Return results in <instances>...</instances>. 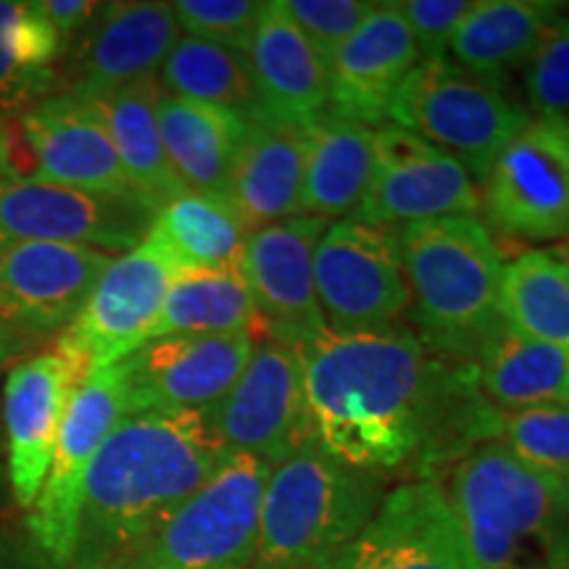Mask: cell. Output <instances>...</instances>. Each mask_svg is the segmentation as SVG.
<instances>
[{
	"mask_svg": "<svg viewBox=\"0 0 569 569\" xmlns=\"http://www.w3.org/2000/svg\"><path fill=\"white\" fill-rule=\"evenodd\" d=\"M422 61L396 3H375L369 17L332 53L327 109L377 124L388 119L398 88Z\"/></svg>",
	"mask_w": 569,
	"mask_h": 569,
	"instance_id": "22",
	"label": "cell"
},
{
	"mask_svg": "<svg viewBox=\"0 0 569 569\" xmlns=\"http://www.w3.org/2000/svg\"><path fill=\"white\" fill-rule=\"evenodd\" d=\"M0 346H3V338H0Z\"/></svg>",
	"mask_w": 569,
	"mask_h": 569,
	"instance_id": "45",
	"label": "cell"
},
{
	"mask_svg": "<svg viewBox=\"0 0 569 569\" xmlns=\"http://www.w3.org/2000/svg\"><path fill=\"white\" fill-rule=\"evenodd\" d=\"M303 130L277 122H248L234 156L224 198L248 232L301 213Z\"/></svg>",
	"mask_w": 569,
	"mask_h": 569,
	"instance_id": "24",
	"label": "cell"
},
{
	"mask_svg": "<svg viewBox=\"0 0 569 569\" xmlns=\"http://www.w3.org/2000/svg\"><path fill=\"white\" fill-rule=\"evenodd\" d=\"M88 375V365L56 346V351L19 361L3 390V425L9 438V475L13 498L32 509L51 469L56 440L71 396Z\"/></svg>",
	"mask_w": 569,
	"mask_h": 569,
	"instance_id": "20",
	"label": "cell"
},
{
	"mask_svg": "<svg viewBox=\"0 0 569 569\" xmlns=\"http://www.w3.org/2000/svg\"><path fill=\"white\" fill-rule=\"evenodd\" d=\"M124 417L127 386L122 365L90 369L71 396L51 469L27 519L30 540L56 567H71L84 478L98 448Z\"/></svg>",
	"mask_w": 569,
	"mask_h": 569,
	"instance_id": "9",
	"label": "cell"
},
{
	"mask_svg": "<svg viewBox=\"0 0 569 569\" xmlns=\"http://www.w3.org/2000/svg\"><path fill=\"white\" fill-rule=\"evenodd\" d=\"M567 9H569V6H567ZM567 17H569V13H567Z\"/></svg>",
	"mask_w": 569,
	"mask_h": 569,
	"instance_id": "46",
	"label": "cell"
},
{
	"mask_svg": "<svg viewBox=\"0 0 569 569\" xmlns=\"http://www.w3.org/2000/svg\"><path fill=\"white\" fill-rule=\"evenodd\" d=\"M472 369L475 386L496 411L569 407V348L519 338L501 327Z\"/></svg>",
	"mask_w": 569,
	"mask_h": 569,
	"instance_id": "29",
	"label": "cell"
},
{
	"mask_svg": "<svg viewBox=\"0 0 569 569\" xmlns=\"http://www.w3.org/2000/svg\"><path fill=\"white\" fill-rule=\"evenodd\" d=\"M159 98V77H148L103 98H92L132 190L156 211L174 201L177 196L188 193L163 151Z\"/></svg>",
	"mask_w": 569,
	"mask_h": 569,
	"instance_id": "28",
	"label": "cell"
},
{
	"mask_svg": "<svg viewBox=\"0 0 569 569\" xmlns=\"http://www.w3.org/2000/svg\"><path fill=\"white\" fill-rule=\"evenodd\" d=\"M267 461L230 453L167 522L113 569H246L253 565Z\"/></svg>",
	"mask_w": 569,
	"mask_h": 569,
	"instance_id": "7",
	"label": "cell"
},
{
	"mask_svg": "<svg viewBox=\"0 0 569 569\" xmlns=\"http://www.w3.org/2000/svg\"><path fill=\"white\" fill-rule=\"evenodd\" d=\"M13 13L17 3L0 0V117L21 113L53 96L59 74L56 69H38L21 59L13 40Z\"/></svg>",
	"mask_w": 569,
	"mask_h": 569,
	"instance_id": "37",
	"label": "cell"
},
{
	"mask_svg": "<svg viewBox=\"0 0 569 569\" xmlns=\"http://www.w3.org/2000/svg\"><path fill=\"white\" fill-rule=\"evenodd\" d=\"M498 311L515 336L569 348V277L551 248H532L503 267Z\"/></svg>",
	"mask_w": 569,
	"mask_h": 569,
	"instance_id": "32",
	"label": "cell"
},
{
	"mask_svg": "<svg viewBox=\"0 0 569 569\" xmlns=\"http://www.w3.org/2000/svg\"><path fill=\"white\" fill-rule=\"evenodd\" d=\"M180 32L246 53L264 3L256 0H177L172 3Z\"/></svg>",
	"mask_w": 569,
	"mask_h": 569,
	"instance_id": "36",
	"label": "cell"
},
{
	"mask_svg": "<svg viewBox=\"0 0 569 569\" xmlns=\"http://www.w3.org/2000/svg\"><path fill=\"white\" fill-rule=\"evenodd\" d=\"M298 356L315 436L356 469L432 467L496 438L498 411L472 365L432 351L415 330L325 332Z\"/></svg>",
	"mask_w": 569,
	"mask_h": 569,
	"instance_id": "1",
	"label": "cell"
},
{
	"mask_svg": "<svg viewBox=\"0 0 569 569\" xmlns=\"http://www.w3.org/2000/svg\"><path fill=\"white\" fill-rule=\"evenodd\" d=\"M551 251L561 261V267H565V272L569 277V240H565V243H559L557 248H551Z\"/></svg>",
	"mask_w": 569,
	"mask_h": 569,
	"instance_id": "44",
	"label": "cell"
},
{
	"mask_svg": "<svg viewBox=\"0 0 569 569\" xmlns=\"http://www.w3.org/2000/svg\"><path fill=\"white\" fill-rule=\"evenodd\" d=\"M180 269L153 238L122 256H113L88 301L74 317L59 346L67 348L90 369H103L127 359L146 343L148 330Z\"/></svg>",
	"mask_w": 569,
	"mask_h": 569,
	"instance_id": "15",
	"label": "cell"
},
{
	"mask_svg": "<svg viewBox=\"0 0 569 569\" xmlns=\"http://www.w3.org/2000/svg\"><path fill=\"white\" fill-rule=\"evenodd\" d=\"M282 6L325 63L375 9L367 0H282Z\"/></svg>",
	"mask_w": 569,
	"mask_h": 569,
	"instance_id": "38",
	"label": "cell"
},
{
	"mask_svg": "<svg viewBox=\"0 0 569 569\" xmlns=\"http://www.w3.org/2000/svg\"><path fill=\"white\" fill-rule=\"evenodd\" d=\"M153 217L140 198L0 180V248L53 243L127 253L142 243Z\"/></svg>",
	"mask_w": 569,
	"mask_h": 569,
	"instance_id": "13",
	"label": "cell"
},
{
	"mask_svg": "<svg viewBox=\"0 0 569 569\" xmlns=\"http://www.w3.org/2000/svg\"><path fill=\"white\" fill-rule=\"evenodd\" d=\"M561 9L543 27L522 67L525 109L532 119H569V17Z\"/></svg>",
	"mask_w": 569,
	"mask_h": 569,
	"instance_id": "35",
	"label": "cell"
},
{
	"mask_svg": "<svg viewBox=\"0 0 569 569\" xmlns=\"http://www.w3.org/2000/svg\"><path fill=\"white\" fill-rule=\"evenodd\" d=\"M246 59L272 122L303 130L330 106L327 63L288 17L282 0L264 3Z\"/></svg>",
	"mask_w": 569,
	"mask_h": 569,
	"instance_id": "23",
	"label": "cell"
},
{
	"mask_svg": "<svg viewBox=\"0 0 569 569\" xmlns=\"http://www.w3.org/2000/svg\"><path fill=\"white\" fill-rule=\"evenodd\" d=\"M543 569H569V511L546 543Z\"/></svg>",
	"mask_w": 569,
	"mask_h": 569,
	"instance_id": "43",
	"label": "cell"
},
{
	"mask_svg": "<svg viewBox=\"0 0 569 569\" xmlns=\"http://www.w3.org/2000/svg\"><path fill=\"white\" fill-rule=\"evenodd\" d=\"M407 280V315L417 338L448 359L472 365L501 330L503 261L478 217H443L396 230Z\"/></svg>",
	"mask_w": 569,
	"mask_h": 569,
	"instance_id": "3",
	"label": "cell"
},
{
	"mask_svg": "<svg viewBox=\"0 0 569 569\" xmlns=\"http://www.w3.org/2000/svg\"><path fill=\"white\" fill-rule=\"evenodd\" d=\"M42 182L96 196L138 198L101 113L88 98L56 92L24 111ZM146 203V201H142Z\"/></svg>",
	"mask_w": 569,
	"mask_h": 569,
	"instance_id": "21",
	"label": "cell"
},
{
	"mask_svg": "<svg viewBox=\"0 0 569 569\" xmlns=\"http://www.w3.org/2000/svg\"><path fill=\"white\" fill-rule=\"evenodd\" d=\"M559 9L549 0H472L448 46L451 61L503 88L509 71L528 63L540 32Z\"/></svg>",
	"mask_w": 569,
	"mask_h": 569,
	"instance_id": "27",
	"label": "cell"
},
{
	"mask_svg": "<svg viewBox=\"0 0 569 569\" xmlns=\"http://www.w3.org/2000/svg\"><path fill=\"white\" fill-rule=\"evenodd\" d=\"M98 6L101 3H90V0H40L42 13L67 46L80 38V32L96 17Z\"/></svg>",
	"mask_w": 569,
	"mask_h": 569,
	"instance_id": "41",
	"label": "cell"
},
{
	"mask_svg": "<svg viewBox=\"0 0 569 569\" xmlns=\"http://www.w3.org/2000/svg\"><path fill=\"white\" fill-rule=\"evenodd\" d=\"M332 569H478L438 480L403 482L382 496L365 530Z\"/></svg>",
	"mask_w": 569,
	"mask_h": 569,
	"instance_id": "17",
	"label": "cell"
},
{
	"mask_svg": "<svg viewBox=\"0 0 569 569\" xmlns=\"http://www.w3.org/2000/svg\"><path fill=\"white\" fill-rule=\"evenodd\" d=\"M443 490L478 569H543L546 543L569 511V478L486 440L453 461Z\"/></svg>",
	"mask_w": 569,
	"mask_h": 569,
	"instance_id": "5",
	"label": "cell"
},
{
	"mask_svg": "<svg viewBox=\"0 0 569 569\" xmlns=\"http://www.w3.org/2000/svg\"><path fill=\"white\" fill-rule=\"evenodd\" d=\"M377 127L327 109L303 127L301 213L348 219L369 188Z\"/></svg>",
	"mask_w": 569,
	"mask_h": 569,
	"instance_id": "25",
	"label": "cell"
},
{
	"mask_svg": "<svg viewBox=\"0 0 569 569\" xmlns=\"http://www.w3.org/2000/svg\"><path fill=\"white\" fill-rule=\"evenodd\" d=\"M113 256L82 246L0 248V338L67 330Z\"/></svg>",
	"mask_w": 569,
	"mask_h": 569,
	"instance_id": "18",
	"label": "cell"
},
{
	"mask_svg": "<svg viewBox=\"0 0 569 569\" xmlns=\"http://www.w3.org/2000/svg\"><path fill=\"white\" fill-rule=\"evenodd\" d=\"M315 288L332 336L396 330L409 306L396 232L353 219L327 224L315 251Z\"/></svg>",
	"mask_w": 569,
	"mask_h": 569,
	"instance_id": "8",
	"label": "cell"
},
{
	"mask_svg": "<svg viewBox=\"0 0 569 569\" xmlns=\"http://www.w3.org/2000/svg\"><path fill=\"white\" fill-rule=\"evenodd\" d=\"M493 230L528 243L569 240V119H530L482 180Z\"/></svg>",
	"mask_w": 569,
	"mask_h": 569,
	"instance_id": "10",
	"label": "cell"
},
{
	"mask_svg": "<svg viewBox=\"0 0 569 569\" xmlns=\"http://www.w3.org/2000/svg\"><path fill=\"white\" fill-rule=\"evenodd\" d=\"M0 569H61L32 540L0 538Z\"/></svg>",
	"mask_w": 569,
	"mask_h": 569,
	"instance_id": "42",
	"label": "cell"
},
{
	"mask_svg": "<svg viewBox=\"0 0 569 569\" xmlns=\"http://www.w3.org/2000/svg\"><path fill=\"white\" fill-rule=\"evenodd\" d=\"M396 6L407 21L419 56L443 59L472 0H401Z\"/></svg>",
	"mask_w": 569,
	"mask_h": 569,
	"instance_id": "39",
	"label": "cell"
},
{
	"mask_svg": "<svg viewBox=\"0 0 569 569\" xmlns=\"http://www.w3.org/2000/svg\"><path fill=\"white\" fill-rule=\"evenodd\" d=\"M540 472L569 478V407L498 411L496 438Z\"/></svg>",
	"mask_w": 569,
	"mask_h": 569,
	"instance_id": "34",
	"label": "cell"
},
{
	"mask_svg": "<svg viewBox=\"0 0 569 569\" xmlns=\"http://www.w3.org/2000/svg\"><path fill=\"white\" fill-rule=\"evenodd\" d=\"M256 332L172 336L140 346L119 361L127 386V415L198 411L222 403L251 359Z\"/></svg>",
	"mask_w": 569,
	"mask_h": 569,
	"instance_id": "16",
	"label": "cell"
},
{
	"mask_svg": "<svg viewBox=\"0 0 569 569\" xmlns=\"http://www.w3.org/2000/svg\"><path fill=\"white\" fill-rule=\"evenodd\" d=\"M248 122L224 109L161 90L159 130L169 167L188 193L224 196Z\"/></svg>",
	"mask_w": 569,
	"mask_h": 569,
	"instance_id": "26",
	"label": "cell"
},
{
	"mask_svg": "<svg viewBox=\"0 0 569 569\" xmlns=\"http://www.w3.org/2000/svg\"><path fill=\"white\" fill-rule=\"evenodd\" d=\"M0 180L42 182L40 159L24 124V111L0 117Z\"/></svg>",
	"mask_w": 569,
	"mask_h": 569,
	"instance_id": "40",
	"label": "cell"
},
{
	"mask_svg": "<svg viewBox=\"0 0 569 569\" xmlns=\"http://www.w3.org/2000/svg\"><path fill=\"white\" fill-rule=\"evenodd\" d=\"M209 422L227 453L261 459L269 467L315 438L296 348L256 338L243 375L209 411Z\"/></svg>",
	"mask_w": 569,
	"mask_h": 569,
	"instance_id": "12",
	"label": "cell"
},
{
	"mask_svg": "<svg viewBox=\"0 0 569 569\" xmlns=\"http://www.w3.org/2000/svg\"><path fill=\"white\" fill-rule=\"evenodd\" d=\"M180 38L172 3H101L80 38L71 42L63 92L92 101L159 77L161 63Z\"/></svg>",
	"mask_w": 569,
	"mask_h": 569,
	"instance_id": "19",
	"label": "cell"
},
{
	"mask_svg": "<svg viewBox=\"0 0 569 569\" xmlns=\"http://www.w3.org/2000/svg\"><path fill=\"white\" fill-rule=\"evenodd\" d=\"M230 457L209 415L134 411L88 469L69 569H113Z\"/></svg>",
	"mask_w": 569,
	"mask_h": 569,
	"instance_id": "2",
	"label": "cell"
},
{
	"mask_svg": "<svg viewBox=\"0 0 569 569\" xmlns=\"http://www.w3.org/2000/svg\"><path fill=\"white\" fill-rule=\"evenodd\" d=\"M480 190L461 163L396 124L375 130L369 188L353 222L401 230L443 217H478Z\"/></svg>",
	"mask_w": 569,
	"mask_h": 569,
	"instance_id": "11",
	"label": "cell"
},
{
	"mask_svg": "<svg viewBox=\"0 0 569 569\" xmlns=\"http://www.w3.org/2000/svg\"><path fill=\"white\" fill-rule=\"evenodd\" d=\"M388 119L453 156L475 182H482L496 156L532 117L507 90L443 56L417 63L398 88Z\"/></svg>",
	"mask_w": 569,
	"mask_h": 569,
	"instance_id": "6",
	"label": "cell"
},
{
	"mask_svg": "<svg viewBox=\"0 0 569 569\" xmlns=\"http://www.w3.org/2000/svg\"><path fill=\"white\" fill-rule=\"evenodd\" d=\"M325 230V219L298 213L248 232L240 256L256 330L296 351L327 332L315 288V251Z\"/></svg>",
	"mask_w": 569,
	"mask_h": 569,
	"instance_id": "14",
	"label": "cell"
},
{
	"mask_svg": "<svg viewBox=\"0 0 569 569\" xmlns=\"http://www.w3.org/2000/svg\"><path fill=\"white\" fill-rule=\"evenodd\" d=\"M380 472L340 461L309 438L269 469L253 569H332L380 507Z\"/></svg>",
	"mask_w": 569,
	"mask_h": 569,
	"instance_id": "4",
	"label": "cell"
},
{
	"mask_svg": "<svg viewBox=\"0 0 569 569\" xmlns=\"http://www.w3.org/2000/svg\"><path fill=\"white\" fill-rule=\"evenodd\" d=\"M167 96L224 109L246 122H272L246 53L182 34L159 69Z\"/></svg>",
	"mask_w": 569,
	"mask_h": 569,
	"instance_id": "31",
	"label": "cell"
},
{
	"mask_svg": "<svg viewBox=\"0 0 569 569\" xmlns=\"http://www.w3.org/2000/svg\"><path fill=\"white\" fill-rule=\"evenodd\" d=\"M227 332H256V311L243 277L238 269L184 272L169 284L146 343L172 336H227Z\"/></svg>",
	"mask_w": 569,
	"mask_h": 569,
	"instance_id": "33",
	"label": "cell"
},
{
	"mask_svg": "<svg viewBox=\"0 0 569 569\" xmlns=\"http://www.w3.org/2000/svg\"><path fill=\"white\" fill-rule=\"evenodd\" d=\"M148 238L169 253L180 274L234 272L248 230L224 196L182 193L156 211Z\"/></svg>",
	"mask_w": 569,
	"mask_h": 569,
	"instance_id": "30",
	"label": "cell"
}]
</instances>
